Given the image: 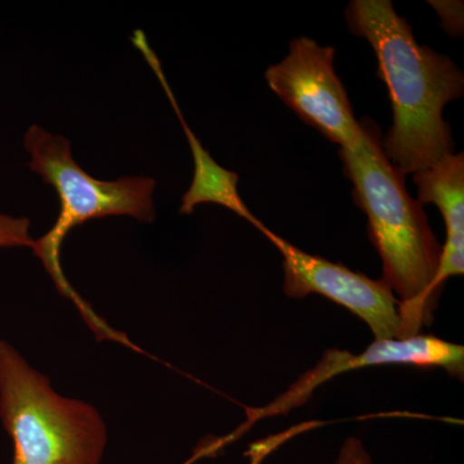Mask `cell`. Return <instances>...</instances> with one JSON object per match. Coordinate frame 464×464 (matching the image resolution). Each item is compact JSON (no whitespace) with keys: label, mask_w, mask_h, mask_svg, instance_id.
I'll list each match as a JSON object with an SVG mask.
<instances>
[{"label":"cell","mask_w":464,"mask_h":464,"mask_svg":"<svg viewBox=\"0 0 464 464\" xmlns=\"http://www.w3.org/2000/svg\"><path fill=\"white\" fill-rule=\"evenodd\" d=\"M335 50L307 36L293 39L288 56L268 67L271 91L302 121L341 149L362 141L364 128L357 121L347 92L334 72Z\"/></svg>","instance_id":"5b68a950"},{"label":"cell","mask_w":464,"mask_h":464,"mask_svg":"<svg viewBox=\"0 0 464 464\" xmlns=\"http://www.w3.org/2000/svg\"><path fill=\"white\" fill-rule=\"evenodd\" d=\"M409 365L417 368H442L451 377L463 378L464 348L459 344L418 334L404 340L374 341L362 353L331 348L324 353L317 364L301 375L285 392L264 408L246 411L248 420L244 429L264 418L286 414L311 399L317 387L347 372L368 366Z\"/></svg>","instance_id":"52a82bcc"},{"label":"cell","mask_w":464,"mask_h":464,"mask_svg":"<svg viewBox=\"0 0 464 464\" xmlns=\"http://www.w3.org/2000/svg\"><path fill=\"white\" fill-rule=\"evenodd\" d=\"M420 204H435L444 217L447 240L441 246L433 286L441 295L449 277L464 273V154H450L413 174Z\"/></svg>","instance_id":"ba28073f"},{"label":"cell","mask_w":464,"mask_h":464,"mask_svg":"<svg viewBox=\"0 0 464 464\" xmlns=\"http://www.w3.org/2000/svg\"><path fill=\"white\" fill-rule=\"evenodd\" d=\"M362 124V141L341 149L340 157L353 185V200L368 218L369 237L383 265L382 280L398 295L404 340L432 322L441 246L422 204L406 190L404 174L384 155L377 125L369 119Z\"/></svg>","instance_id":"7a4b0ae2"},{"label":"cell","mask_w":464,"mask_h":464,"mask_svg":"<svg viewBox=\"0 0 464 464\" xmlns=\"http://www.w3.org/2000/svg\"><path fill=\"white\" fill-rule=\"evenodd\" d=\"M264 235L283 256V290L290 298L319 295L355 314L375 341L402 340L400 301L383 280L310 255L266 228Z\"/></svg>","instance_id":"8992f818"},{"label":"cell","mask_w":464,"mask_h":464,"mask_svg":"<svg viewBox=\"0 0 464 464\" xmlns=\"http://www.w3.org/2000/svg\"><path fill=\"white\" fill-rule=\"evenodd\" d=\"M30 219L26 217L16 218L0 213V248L11 246H29L32 248L34 240L29 234Z\"/></svg>","instance_id":"9c48e42d"},{"label":"cell","mask_w":464,"mask_h":464,"mask_svg":"<svg viewBox=\"0 0 464 464\" xmlns=\"http://www.w3.org/2000/svg\"><path fill=\"white\" fill-rule=\"evenodd\" d=\"M0 420L14 464H100L108 442L97 409L58 395L48 377L0 341Z\"/></svg>","instance_id":"277c9868"},{"label":"cell","mask_w":464,"mask_h":464,"mask_svg":"<svg viewBox=\"0 0 464 464\" xmlns=\"http://www.w3.org/2000/svg\"><path fill=\"white\" fill-rule=\"evenodd\" d=\"M25 148L32 155L27 164L43 181L56 190L60 215L56 224L44 237L34 240V255L41 259L63 297L75 304L85 323L99 340L119 342L134 348L127 335L115 331L101 319L66 279L60 253L63 240L72 228L92 219L110 216H128L151 224L155 212L152 194L157 182L149 177H121L116 181H100L85 172L72 157L69 140L33 125L25 136Z\"/></svg>","instance_id":"3957f363"},{"label":"cell","mask_w":464,"mask_h":464,"mask_svg":"<svg viewBox=\"0 0 464 464\" xmlns=\"http://www.w3.org/2000/svg\"><path fill=\"white\" fill-rule=\"evenodd\" d=\"M332 464H373L371 454L357 438H348Z\"/></svg>","instance_id":"30bf717a"},{"label":"cell","mask_w":464,"mask_h":464,"mask_svg":"<svg viewBox=\"0 0 464 464\" xmlns=\"http://www.w3.org/2000/svg\"><path fill=\"white\" fill-rule=\"evenodd\" d=\"M348 30L366 39L377 75L389 90L393 124L382 149L404 176L429 169L453 154L450 124L442 111L464 93L463 72L450 58L418 44L411 26L390 0H353L344 12Z\"/></svg>","instance_id":"6da1fadb"}]
</instances>
